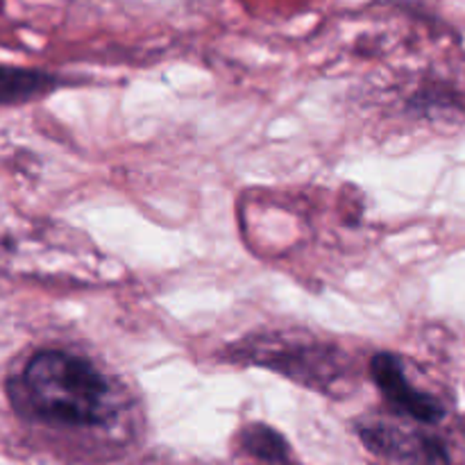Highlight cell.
Instances as JSON below:
<instances>
[{
	"label": "cell",
	"mask_w": 465,
	"mask_h": 465,
	"mask_svg": "<svg viewBox=\"0 0 465 465\" xmlns=\"http://www.w3.org/2000/svg\"><path fill=\"white\" fill-rule=\"evenodd\" d=\"M371 375L377 389L393 404L395 411L404 413L407 418L422 422V425H434V422L443 420V407L431 395L422 393L409 384L402 363L395 354H377L371 363Z\"/></svg>",
	"instance_id": "3957f363"
},
{
	"label": "cell",
	"mask_w": 465,
	"mask_h": 465,
	"mask_svg": "<svg viewBox=\"0 0 465 465\" xmlns=\"http://www.w3.org/2000/svg\"><path fill=\"white\" fill-rule=\"evenodd\" d=\"M57 77L35 68L0 66V104H21L50 94Z\"/></svg>",
	"instance_id": "277c9868"
},
{
	"label": "cell",
	"mask_w": 465,
	"mask_h": 465,
	"mask_svg": "<svg viewBox=\"0 0 465 465\" xmlns=\"http://www.w3.org/2000/svg\"><path fill=\"white\" fill-rule=\"evenodd\" d=\"M23 416L57 427H94L107 418L104 377L86 359L64 350H41L7 384Z\"/></svg>",
	"instance_id": "6da1fadb"
},
{
	"label": "cell",
	"mask_w": 465,
	"mask_h": 465,
	"mask_svg": "<svg viewBox=\"0 0 465 465\" xmlns=\"http://www.w3.org/2000/svg\"><path fill=\"white\" fill-rule=\"evenodd\" d=\"M241 445H243L245 452L268 463H286V459H289L286 440L266 425L245 427L243 434H241Z\"/></svg>",
	"instance_id": "5b68a950"
},
{
	"label": "cell",
	"mask_w": 465,
	"mask_h": 465,
	"mask_svg": "<svg viewBox=\"0 0 465 465\" xmlns=\"http://www.w3.org/2000/svg\"><path fill=\"white\" fill-rule=\"evenodd\" d=\"M359 436L368 450L400 465H450L448 448L422 431H407L402 427L375 422L361 427Z\"/></svg>",
	"instance_id": "7a4b0ae2"
}]
</instances>
